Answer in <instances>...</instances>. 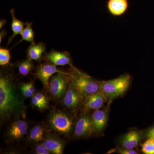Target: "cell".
<instances>
[{
    "mask_svg": "<svg viewBox=\"0 0 154 154\" xmlns=\"http://www.w3.org/2000/svg\"><path fill=\"white\" fill-rule=\"evenodd\" d=\"M23 105L16 88L9 75H1L0 78V113L2 117L21 111Z\"/></svg>",
    "mask_w": 154,
    "mask_h": 154,
    "instance_id": "cell-1",
    "label": "cell"
},
{
    "mask_svg": "<svg viewBox=\"0 0 154 154\" xmlns=\"http://www.w3.org/2000/svg\"><path fill=\"white\" fill-rule=\"evenodd\" d=\"M69 76L71 86L83 97L96 94L99 91V82L93 79L91 77L83 73L75 68Z\"/></svg>",
    "mask_w": 154,
    "mask_h": 154,
    "instance_id": "cell-2",
    "label": "cell"
},
{
    "mask_svg": "<svg viewBox=\"0 0 154 154\" xmlns=\"http://www.w3.org/2000/svg\"><path fill=\"white\" fill-rule=\"evenodd\" d=\"M131 77L128 74L109 81L99 82V91L106 98L112 99L121 96L128 89Z\"/></svg>",
    "mask_w": 154,
    "mask_h": 154,
    "instance_id": "cell-3",
    "label": "cell"
},
{
    "mask_svg": "<svg viewBox=\"0 0 154 154\" xmlns=\"http://www.w3.org/2000/svg\"><path fill=\"white\" fill-rule=\"evenodd\" d=\"M49 122L53 129L61 133H69L72 127V119L62 112L53 113L50 118Z\"/></svg>",
    "mask_w": 154,
    "mask_h": 154,
    "instance_id": "cell-4",
    "label": "cell"
},
{
    "mask_svg": "<svg viewBox=\"0 0 154 154\" xmlns=\"http://www.w3.org/2000/svg\"><path fill=\"white\" fill-rule=\"evenodd\" d=\"M69 73H57L51 77L50 81L49 89L53 96L57 98L63 96L66 93L67 84L70 79Z\"/></svg>",
    "mask_w": 154,
    "mask_h": 154,
    "instance_id": "cell-5",
    "label": "cell"
},
{
    "mask_svg": "<svg viewBox=\"0 0 154 154\" xmlns=\"http://www.w3.org/2000/svg\"><path fill=\"white\" fill-rule=\"evenodd\" d=\"M44 56L48 61L56 66L69 65L72 68H75L72 65L70 55L67 51H59L52 50L48 53H45Z\"/></svg>",
    "mask_w": 154,
    "mask_h": 154,
    "instance_id": "cell-6",
    "label": "cell"
},
{
    "mask_svg": "<svg viewBox=\"0 0 154 154\" xmlns=\"http://www.w3.org/2000/svg\"><path fill=\"white\" fill-rule=\"evenodd\" d=\"M59 70L52 64L44 63L38 66L36 72V76L41 81L44 86L49 85V80L53 75L57 73H64Z\"/></svg>",
    "mask_w": 154,
    "mask_h": 154,
    "instance_id": "cell-7",
    "label": "cell"
},
{
    "mask_svg": "<svg viewBox=\"0 0 154 154\" xmlns=\"http://www.w3.org/2000/svg\"><path fill=\"white\" fill-rule=\"evenodd\" d=\"M94 130L92 119L88 116L81 117L78 120L75 127L76 136L81 137L90 135Z\"/></svg>",
    "mask_w": 154,
    "mask_h": 154,
    "instance_id": "cell-8",
    "label": "cell"
},
{
    "mask_svg": "<svg viewBox=\"0 0 154 154\" xmlns=\"http://www.w3.org/2000/svg\"><path fill=\"white\" fill-rule=\"evenodd\" d=\"M142 134L139 131L133 130L125 134L119 143L123 149H133L136 147L141 140Z\"/></svg>",
    "mask_w": 154,
    "mask_h": 154,
    "instance_id": "cell-9",
    "label": "cell"
},
{
    "mask_svg": "<svg viewBox=\"0 0 154 154\" xmlns=\"http://www.w3.org/2000/svg\"><path fill=\"white\" fill-rule=\"evenodd\" d=\"M128 5V0H108L107 9L111 15L119 17L126 12Z\"/></svg>",
    "mask_w": 154,
    "mask_h": 154,
    "instance_id": "cell-10",
    "label": "cell"
},
{
    "mask_svg": "<svg viewBox=\"0 0 154 154\" xmlns=\"http://www.w3.org/2000/svg\"><path fill=\"white\" fill-rule=\"evenodd\" d=\"M106 97L100 92L88 96L84 104V110H98L102 107L105 102Z\"/></svg>",
    "mask_w": 154,
    "mask_h": 154,
    "instance_id": "cell-11",
    "label": "cell"
},
{
    "mask_svg": "<svg viewBox=\"0 0 154 154\" xmlns=\"http://www.w3.org/2000/svg\"><path fill=\"white\" fill-rule=\"evenodd\" d=\"M28 129V124L26 121L18 120L12 124L8 135L13 140H17L22 138L26 133Z\"/></svg>",
    "mask_w": 154,
    "mask_h": 154,
    "instance_id": "cell-12",
    "label": "cell"
},
{
    "mask_svg": "<svg viewBox=\"0 0 154 154\" xmlns=\"http://www.w3.org/2000/svg\"><path fill=\"white\" fill-rule=\"evenodd\" d=\"M82 97V96L71 86L66 93L63 99L64 104L69 108L75 109L79 105Z\"/></svg>",
    "mask_w": 154,
    "mask_h": 154,
    "instance_id": "cell-13",
    "label": "cell"
},
{
    "mask_svg": "<svg viewBox=\"0 0 154 154\" xmlns=\"http://www.w3.org/2000/svg\"><path fill=\"white\" fill-rule=\"evenodd\" d=\"M46 48L43 42L31 43L27 50V57L31 60L38 61L41 60L44 54H45Z\"/></svg>",
    "mask_w": 154,
    "mask_h": 154,
    "instance_id": "cell-14",
    "label": "cell"
},
{
    "mask_svg": "<svg viewBox=\"0 0 154 154\" xmlns=\"http://www.w3.org/2000/svg\"><path fill=\"white\" fill-rule=\"evenodd\" d=\"M107 120V113L105 110H96L92 116V120L94 130L100 132L106 126Z\"/></svg>",
    "mask_w": 154,
    "mask_h": 154,
    "instance_id": "cell-15",
    "label": "cell"
},
{
    "mask_svg": "<svg viewBox=\"0 0 154 154\" xmlns=\"http://www.w3.org/2000/svg\"><path fill=\"white\" fill-rule=\"evenodd\" d=\"M10 14L12 17V23H11V29L13 31V34L9 38L8 45L10 44L14 37L18 34H21V32L24 28V26L26 23H24L20 20L17 19L15 16V12L14 9H11L10 11Z\"/></svg>",
    "mask_w": 154,
    "mask_h": 154,
    "instance_id": "cell-16",
    "label": "cell"
},
{
    "mask_svg": "<svg viewBox=\"0 0 154 154\" xmlns=\"http://www.w3.org/2000/svg\"><path fill=\"white\" fill-rule=\"evenodd\" d=\"M43 144L52 153L61 154L63 153V144L57 140L49 138L45 141Z\"/></svg>",
    "mask_w": 154,
    "mask_h": 154,
    "instance_id": "cell-17",
    "label": "cell"
},
{
    "mask_svg": "<svg viewBox=\"0 0 154 154\" xmlns=\"http://www.w3.org/2000/svg\"><path fill=\"white\" fill-rule=\"evenodd\" d=\"M32 25L33 23L32 22H27L26 23V27L24 28L20 34L22 36V38L16 45L23 41L28 42L31 43L35 42L34 32L32 28Z\"/></svg>",
    "mask_w": 154,
    "mask_h": 154,
    "instance_id": "cell-18",
    "label": "cell"
},
{
    "mask_svg": "<svg viewBox=\"0 0 154 154\" xmlns=\"http://www.w3.org/2000/svg\"><path fill=\"white\" fill-rule=\"evenodd\" d=\"M44 129L40 125H36L30 131V138L34 141L38 142L44 138Z\"/></svg>",
    "mask_w": 154,
    "mask_h": 154,
    "instance_id": "cell-19",
    "label": "cell"
},
{
    "mask_svg": "<svg viewBox=\"0 0 154 154\" xmlns=\"http://www.w3.org/2000/svg\"><path fill=\"white\" fill-rule=\"evenodd\" d=\"M32 60L28 59L20 63L18 65V69L20 74L25 76L28 75L33 68Z\"/></svg>",
    "mask_w": 154,
    "mask_h": 154,
    "instance_id": "cell-20",
    "label": "cell"
},
{
    "mask_svg": "<svg viewBox=\"0 0 154 154\" xmlns=\"http://www.w3.org/2000/svg\"><path fill=\"white\" fill-rule=\"evenodd\" d=\"M141 150L145 154H154V139H147L143 144Z\"/></svg>",
    "mask_w": 154,
    "mask_h": 154,
    "instance_id": "cell-21",
    "label": "cell"
},
{
    "mask_svg": "<svg viewBox=\"0 0 154 154\" xmlns=\"http://www.w3.org/2000/svg\"><path fill=\"white\" fill-rule=\"evenodd\" d=\"M10 51L6 48H0V65H5L9 63L10 62Z\"/></svg>",
    "mask_w": 154,
    "mask_h": 154,
    "instance_id": "cell-22",
    "label": "cell"
},
{
    "mask_svg": "<svg viewBox=\"0 0 154 154\" xmlns=\"http://www.w3.org/2000/svg\"><path fill=\"white\" fill-rule=\"evenodd\" d=\"M35 150L36 153L38 154H48L51 152L43 143L38 145Z\"/></svg>",
    "mask_w": 154,
    "mask_h": 154,
    "instance_id": "cell-23",
    "label": "cell"
},
{
    "mask_svg": "<svg viewBox=\"0 0 154 154\" xmlns=\"http://www.w3.org/2000/svg\"><path fill=\"white\" fill-rule=\"evenodd\" d=\"M31 101H32V103H33L34 106L38 107L39 109H43L44 108H47V105H45L44 104L42 103L35 96H33L32 97Z\"/></svg>",
    "mask_w": 154,
    "mask_h": 154,
    "instance_id": "cell-24",
    "label": "cell"
},
{
    "mask_svg": "<svg viewBox=\"0 0 154 154\" xmlns=\"http://www.w3.org/2000/svg\"><path fill=\"white\" fill-rule=\"evenodd\" d=\"M145 136L147 139L152 138L154 139V125L146 130Z\"/></svg>",
    "mask_w": 154,
    "mask_h": 154,
    "instance_id": "cell-25",
    "label": "cell"
},
{
    "mask_svg": "<svg viewBox=\"0 0 154 154\" xmlns=\"http://www.w3.org/2000/svg\"><path fill=\"white\" fill-rule=\"evenodd\" d=\"M21 89L23 95L25 97L29 98V97H32L33 96V93L29 91L28 88H26L24 85H22V87H21Z\"/></svg>",
    "mask_w": 154,
    "mask_h": 154,
    "instance_id": "cell-26",
    "label": "cell"
},
{
    "mask_svg": "<svg viewBox=\"0 0 154 154\" xmlns=\"http://www.w3.org/2000/svg\"><path fill=\"white\" fill-rule=\"evenodd\" d=\"M35 96H36V98H37L39 101H41V102H42V103H43V104H44L45 105H48L47 99H46V97L43 94L40 93H38L35 95Z\"/></svg>",
    "mask_w": 154,
    "mask_h": 154,
    "instance_id": "cell-27",
    "label": "cell"
},
{
    "mask_svg": "<svg viewBox=\"0 0 154 154\" xmlns=\"http://www.w3.org/2000/svg\"><path fill=\"white\" fill-rule=\"evenodd\" d=\"M119 153L122 154H137L138 153L133 149H123L119 150L118 152Z\"/></svg>",
    "mask_w": 154,
    "mask_h": 154,
    "instance_id": "cell-28",
    "label": "cell"
},
{
    "mask_svg": "<svg viewBox=\"0 0 154 154\" xmlns=\"http://www.w3.org/2000/svg\"><path fill=\"white\" fill-rule=\"evenodd\" d=\"M23 85H24L26 88H28V90L30 91H31L32 93H33L35 92V88H34L33 84H32V83H26V84H24Z\"/></svg>",
    "mask_w": 154,
    "mask_h": 154,
    "instance_id": "cell-29",
    "label": "cell"
},
{
    "mask_svg": "<svg viewBox=\"0 0 154 154\" xmlns=\"http://www.w3.org/2000/svg\"><path fill=\"white\" fill-rule=\"evenodd\" d=\"M7 33V32H6L5 30H3L1 31V33H0V43L2 42V40L6 36Z\"/></svg>",
    "mask_w": 154,
    "mask_h": 154,
    "instance_id": "cell-30",
    "label": "cell"
},
{
    "mask_svg": "<svg viewBox=\"0 0 154 154\" xmlns=\"http://www.w3.org/2000/svg\"><path fill=\"white\" fill-rule=\"evenodd\" d=\"M6 23H7V22H6L5 19H1L0 21V29H2L4 27V25H5Z\"/></svg>",
    "mask_w": 154,
    "mask_h": 154,
    "instance_id": "cell-31",
    "label": "cell"
}]
</instances>
